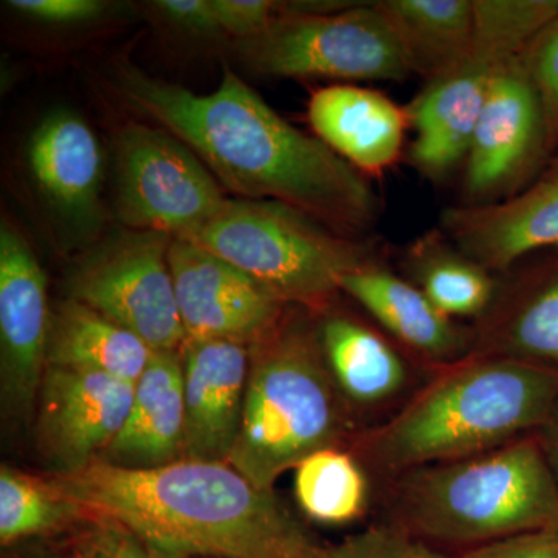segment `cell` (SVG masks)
Instances as JSON below:
<instances>
[{"mask_svg":"<svg viewBox=\"0 0 558 558\" xmlns=\"http://www.w3.org/2000/svg\"><path fill=\"white\" fill-rule=\"evenodd\" d=\"M72 558H102L97 553H76Z\"/></svg>","mask_w":558,"mask_h":558,"instance_id":"cell-37","label":"cell"},{"mask_svg":"<svg viewBox=\"0 0 558 558\" xmlns=\"http://www.w3.org/2000/svg\"><path fill=\"white\" fill-rule=\"evenodd\" d=\"M558 20V0H475V36L464 58L428 81L407 108L416 132L410 157L442 178L468 156L470 140L499 70Z\"/></svg>","mask_w":558,"mask_h":558,"instance_id":"cell-7","label":"cell"},{"mask_svg":"<svg viewBox=\"0 0 558 558\" xmlns=\"http://www.w3.org/2000/svg\"><path fill=\"white\" fill-rule=\"evenodd\" d=\"M236 44L241 60L263 75L403 81L413 73L377 2L351 7L293 2L269 31Z\"/></svg>","mask_w":558,"mask_h":558,"instance_id":"cell-8","label":"cell"},{"mask_svg":"<svg viewBox=\"0 0 558 558\" xmlns=\"http://www.w3.org/2000/svg\"><path fill=\"white\" fill-rule=\"evenodd\" d=\"M180 240L229 260L286 304L312 311L329 306L344 275L373 264L363 245L277 201L227 199Z\"/></svg>","mask_w":558,"mask_h":558,"instance_id":"cell-6","label":"cell"},{"mask_svg":"<svg viewBox=\"0 0 558 558\" xmlns=\"http://www.w3.org/2000/svg\"><path fill=\"white\" fill-rule=\"evenodd\" d=\"M523 57L537 89L546 123L556 121L558 124V20L532 40Z\"/></svg>","mask_w":558,"mask_h":558,"instance_id":"cell-30","label":"cell"},{"mask_svg":"<svg viewBox=\"0 0 558 558\" xmlns=\"http://www.w3.org/2000/svg\"><path fill=\"white\" fill-rule=\"evenodd\" d=\"M120 89L185 143L238 199L281 202L344 236L379 218V197L362 172L279 117L229 69L209 94L134 68L120 70Z\"/></svg>","mask_w":558,"mask_h":558,"instance_id":"cell-1","label":"cell"},{"mask_svg":"<svg viewBox=\"0 0 558 558\" xmlns=\"http://www.w3.org/2000/svg\"><path fill=\"white\" fill-rule=\"evenodd\" d=\"M39 440L70 475L105 457L131 410L134 385L108 374L47 366L39 388Z\"/></svg>","mask_w":558,"mask_h":558,"instance_id":"cell-13","label":"cell"},{"mask_svg":"<svg viewBox=\"0 0 558 558\" xmlns=\"http://www.w3.org/2000/svg\"><path fill=\"white\" fill-rule=\"evenodd\" d=\"M170 267L186 340L253 348L281 325L284 301L201 245L172 238Z\"/></svg>","mask_w":558,"mask_h":558,"instance_id":"cell-11","label":"cell"},{"mask_svg":"<svg viewBox=\"0 0 558 558\" xmlns=\"http://www.w3.org/2000/svg\"><path fill=\"white\" fill-rule=\"evenodd\" d=\"M49 483L78 513L121 529L159 558H325L274 490L229 462L132 470L100 459Z\"/></svg>","mask_w":558,"mask_h":558,"instance_id":"cell-2","label":"cell"},{"mask_svg":"<svg viewBox=\"0 0 558 558\" xmlns=\"http://www.w3.org/2000/svg\"><path fill=\"white\" fill-rule=\"evenodd\" d=\"M223 35L242 43L258 38L289 13L290 3L271 0H213Z\"/></svg>","mask_w":558,"mask_h":558,"instance_id":"cell-29","label":"cell"},{"mask_svg":"<svg viewBox=\"0 0 558 558\" xmlns=\"http://www.w3.org/2000/svg\"><path fill=\"white\" fill-rule=\"evenodd\" d=\"M368 481L359 462L337 447L315 451L295 468L296 501L318 523L357 520L368 506Z\"/></svg>","mask_w":558,"mask_h":558,"instance_id":"cell-25","label":"cell"},{"mask_svg":"<svg viewBox=\"0 0 558 558\" xmlns=\"http://www.w3.org/2000/svg\"><path fill=\"white\" fill-rule=\"evenodd\" d=\"M28 167L46 199L69 222L78 227L97 222L102 154L86 121L70 110L46 117L28 143Z\"/></svg>","mask_w":558,"mask_h":558,"instance_id":"cell-19","label":"cell"},{"mask_svg":"<svg viewBox=\"0 0 558 558\" xmlns=\"http://www.w3.org/2000/svg\"><path fill=\"white\" fill-rule=\"evenodd\" d=\"M558 405V369L487 355L461 360L365 440L380 472L407 473L498 449L543 428Z\"/></svg>","mask_w":558,"mask_h":558,"instance_id":"cell-3","label":"cell"},{"mask_svg":"<svg viewBox=\"0 0 558 558\" xmlns=\"http://www.w3.org/2000/svg\"><path fill=\"white\" fill-rule=\"evenodd\" d=\"M11 9L44 24L72 25L97 20L106 10L100 0H11Z\"/></svg>","mask_w":558,"mask_h":558,"instance_id":"cell-32","label":"cell"},{"mask_svg":"<svg viewBox=\"0 0 558 558\" xmlns=\"http://www.w3.org/2000/svg\"><path fill=\"white\" fill-rule=\"evenodd\" d=\"M154 7L180 31L204 38L226 36L220 28L213 0H159Z\"/></svg>","mask_w":558,"mask_h":558,"instance_id":"cell-33","label":"cell"},{"mask_svg":"<svg viewBox=\"0 0 558 558\" xmlns=\"http://www.w3.org/2000/svg\"><path fill=\"white\" fill-rule=\"evenodd\" d=\"M229 197L204 161L178 137L131 123L117 138V216L130 230L185 238Z\"/></svg>","mask_w":558,"mask_h":558,"instance_id":"cell-10","label":"cell"},{"mask_svg":"<svg viewBox=\"0 0 558 558\" xmlns=\"http://www.w3.org/2000/svg\"><path fill=\"white\" fill-rule=\"evenodd\" d=\"M319 347L341 395L362 405L395 398L405 387L409 368L380 333L348 317H328L319 329Z\"/></svg>","mask_w":558,"mask_h":558,"instance_id":"cell-22","label":"cell"},{"mask_svg":"<svg viewBox=\"0 0 558 558\" xmlns=\"http://www.w3.org/2000/svg\"><path fill=\"white\" fill-rule=\"evenodd\" d=\"M95 542V553L102 558H159L126 532L102 524Z\"/></svg>","mask_w":558,"mask_h":558,"instance_id":"cell-34","label":"cell"},{"mask_svg":"<svg viewBox=\"0 0 558 558\" xmlns=\"http://www.w3.org/2000/svg\"><path fill=\"white\" fill-rule=\"evenodd\" d=\"M51 314L47 279L27 240L3 220L0 230V349L3 395L27 409L43 384Z\"/></svg>","mask_w":558,"mask_h":558,"instance_id":"cell-14","label":"cell"},{"mask_svg":"<svg viewBox=\"0 0 558 558\" xmlns=\"http://www.w3.org/2000/svg\"><path fill=\"white\" fill-rule=\"evenodd\" d=\"M543 180H548V182L558 183V163L556 165V167L553 168V171H550L549 174L546 175V178Z\"/></svg>","mask_w":558,"mask_h":558,"instance_id":"cell-36","label":"cell"},{"mask_svg":"<svg viewBox=\"0 0 558 558\" xmlns=\"http://www.w3.org/2000/svg\"><path fill=\"white\" fill-rule=\"evenodd\" d=\"M410 255L417 288L447 317H476L490 307L495 282L475 260L433 236L417 241Z\"/></svg>","mask_w":558,"mask_h":558,"instance_id":"cell-24","label":"cell"},{"mask_svg":"<svg viewBox=\"0 0 558 558\" xmlns=\"http://www.w3.org/2000/svg\"><path fill=\"white\" fill-rule=\"evenodd\" d=\"M545 134V113L521 53L495 76L473 130L465 156L470 199H508L537 160Z\"/></svg>","mask_w":558,"mask_h":558,"instance_id":"cell-12","label":"cell"},{"mask_svg":"<svg viewBox=\"0 0 558 558\" xmlns=\"http://www.w3.org/2000/svg\"><path fill=\"white\" fill-rule=\"evenodd\" d=\"M543 429H545V439H543L542 442L543 447H545L546 457H548L550 470H553L558 490V405L553 416H550L548 424H546ZM554 529L558 531V520Z\"/></svg>","mask_w":558,"mask_h":558,"instance_id":"cell-35","label":"cell"},{"mask_svg":"<svg viewBox=\"0 0 558 558\" xmlns=\"http://www.w3.org/2000/svg\"><path fill=\"white\" fill-rule=\"evenodd\" d=\"M172 238L126 230L76 264L70 299L119 323L153 351H180L186 340L170 267Z\"/></svg>","mask_w":558,"mask_h":558,"instance_id":"cell-9","label":"cell"},{"mask_svg":"<svg viewBox=\"0 0 558 558\" xmlns=\"http://www.w3.org/2000/svg\"><path fill=\"white\" fill-rule=\"evenodd\" d=\"M494 344L506 357L558 365V274L502 314Z\"/></svg>","mask_w":558,"mask_h":558,"instance_id":"cell-26","label":"cell"},{"mask_svg":"<svg viewBox=\"0 0 558 558\" xmlns=\"http://www.w3.org/2000/svg\"><path fill=\"white\" fill-rule=\"evenodd\" d=\"M444 229L462 255L487 270H506L537 250L558 247V183L502 202L447 209Z\"/></svg>","mask_w":558,"mask_h":558,"instance_id":"cell-16","label":"cell"},{"mask_svg":"<svg viewBox=\"0 0 558 558\" xmlns=\"http://www.w3.org/2000/svg\"><path fill=\"white\" fill-rule=\"evenodd\" d=\"M405 50L413 73L428 81L468 54L475 36V0L377 2Z\"/></svg>","mask_w":558,"mask_h":558,"instance_id":"cell-23","label":"cell"},{"mask_svg":"<svg viewBox=\"0 0 558 558\" xmlns=\"http://www.w3.org/2000/svg\"><path fill=\"white\" fill-rule=\"evenodd\" d=\"M307 117L317 138L362 174L380 175L398 161L409 112L380 92L332 84L314 92Z\"/></svg>","mask_w":558,"mask_h":558,"instance_id":"cell-17","label":"cell"},{"mask_svg":"<svg viewBox=\"0 0 558 558\" xmlns=\"http://www.w3.org/2000/svg\"><path fill=\"white\" fill-rule=\"evenodd\" d=\"M78 510L62 499L50 483L16 470H0V542L3 546L62 526Z\"/></svg>","mask_w":558,"mask_h":558,"instance_id":"cell-27","label":"cell"},{"mask_svg":"<svg viewBox=\"0 0 558 558\" xmlns=\"http://www.w3.org/2000/svg\"><path fill=\"white\" fill-rule=\"evenodd\" d=\"M340 290L362 304L400 343L438 362H459L468 336L416 284L368 264L341 278Z\"/></svg>","mask_w":558,"mask_h":558,"instance_id":"cell-20","label":"cell"},{"mask_svg":"<svg viewBox=\"0 0 558 558\" xmlns=\"http://www.w3.org/2000/svg\"><path fill=\"white\" fill-rule=\"evenodd\" d=\"M459 558H558V531L524 532L473 546Z\"/></svg>","mask_w":558,"mask_h":558,"instance_id":"cell-31","label":"cell"},{"mask_svg":"<svg viewBox=\"0 0 558 558\" xmlns=\"http://www.w3.org/2000/svg\"><path fill=\"white\" fill-rule=\"evenodd\" d=\"M337 392L318 336L281 323L252 348L231 468L256 487L274 490L282 473L315 451L337 447L344 432Z\"/></svg>","mask_w":558,"mask_h":558,"instance_id":"cell-5","label":"cell"},{"mask_svg":"<svg viewBox=\"0 0 558 558\" xmlns=\"http://www.w3.org/2000/svg\"><path fill=\"white\" fill-rule=\"evenodd\" d=\"M185 459L229 462L240 436L252 348L230 340H185Z\"/></svg>","mask_w":558,"mask_h":558,"instance_id":"cell-15","label":"cell"},{"mask_svg":"<svg viewBox=\"0 0 558 558\" xmlns=\"http://www.w3.org/2000/svg\"><path fill=\"white\" fill-rule=\"evenodd\" d=\"M185 459V392L180 351L153 352L134 384L130 413L101 461L121 469L163 468Z\"/></svg>","mask_w":558,"mask_h":558,"instance_id":"cell-18","label":"cell"},{"mask_svg":"<svg viewBox=\"0 0 558 558\" xmlns=\"http://www.w3.org/2000/svg\"><path fill=\"white\" fill-rule=\"evenodd\" d=\"M325 558H449L407 529L374 526L326 548Z\"/></svg>","mask_w":558,"mask_h":558,"instance_id":"cell-28","label":"cell"},{"mask_svg":"<svg viewBox=\"0 0 558 558\" xmlns=\"http://www.w3.org/2000/svg\"><path fill=\"white\" fill-rule=\"evenodd\" d=\"M396 508L411 534L478 546L554 529L558 490L542 440L524 436L476 457L410 470Z\"/></svg>","mask_w":558,"mask_h":558,"instance_id":"cell-4","label":"cell"},{"mask_svg":"<svg viewBox=\"0 0 558 558\" xmlns=\"http://www.w3.org/2000/svg\"><path fill=\"white\" fill-rule=\"evenodd\" d=\"M153 349L134 332L69 299L51 314L47 366L108 374L134 385Z\"/></svg>","mask_w":558,"mask_h":558,"instance_id":"cell-21","label":"cell"}]
</instances>
